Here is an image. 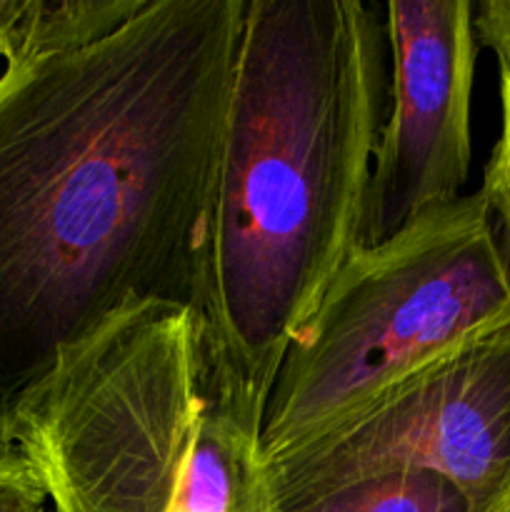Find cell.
<instances>
[{
	"mask_svg": "<svg viewBox=\"0 0 510 512\" xmlns=\"http://www.w3.org/2000/svg\"><path fill=\"white\" fill-rule=\"evenodd\" d=\"M45 512H48V510H45Z\"/></svg>",
	"mask_w": 510,
	"mask_h": 512,
	"instance_id": "13",
	"label": "cell"
},
{
	"mask_svg": "<svg viewBox=\"0 0 510 512\" xmlns=\"http://www.w3.org/2000/svg\"><path fill=\"white\" fill-rule=\"evenodd\" d=\"M48 503L20 455L0 443V512H45Z\"/></svg>",
	"mask_w": 510,
	"mask_h": 512,
	"instance_id": "9",
	"label": "cell"
},
{
	"mask_svg": "<svg viewBox=\"0 0 510 512\" xmlns=\"http://www.w3.org/2000/svg\"><path fill=\"white\" fill-rule=\"evenodd\" d=\"M245 0H33L0 70V443L113 315L200 308Z\"/></svg>",
	"mask_w": 510,
	"mask_h": 512,
	"instance_id": "1",
	"label": "cell"
},
{
	"mask_svg": "<svg viewBox=\"0 0 510 512\" xmlns=\"http://www.w3.org/2000/svg\"><path fill=\"white\" fill-rule=\"evenodd\" d=\"M260 430L203 310L153 300L65 350L5 443L48 512H270Z\"/></svg>",
	"mask_w": 510,
	"mask_h": 512,
	"instance_id": "3",
	"label": "cell"
},
{
	"mask_svg": "<svg viewBox=\"0 0 510 512\" xmlns=\"http://www.w3.org/2000/svg\"><path fill=\"white\" fill-rule=\"evenodd\" d=\"M475 35L490 48L498 65H510V0H485L475 5Z\"/></svg>",
	"mask_w": 510,
	"mask_h": 512,
	"instance_id": "10",
	"label": "cell"
},
{
	"mask_svg": "<svg viewBox=\"0 0 510 512\" xmlns=\"http://www.w3.org/2000/svg\"><path fill=\"white\" fill-rule=\"evenodd\" d=\"M493 218L503 225L510 253V65H500V135L483 175V188Z\"/></svg>",
	"mask_w": 510,
	"mask_h": 512,
	"instance_id": "8",
	"label": "cell"
},
{
	"mask_svg": "<svg viewBox=\"0 0 510 512\" xmlns=\"http://www.w3.org/2000/svg\"><path fill=\"white\" fill-rule=\"evenodd\" d=\"M263 468L270 508L423 470L455 485L470 512L485 510L510 488V323Z\"/></svg>",
	"mask_w": 510,
	"mask_h": 512,
	"instance_id": "5",
	"label": "cell"
},
{
	"mask_svg": "<svg viewBox=\"0 0 510 512\" xmlns=\"http://www.w3.org/2000/svg\"><path fill=\"white\" fill-rule=\"evenodd\" d=\"M383 13L390 78L365 200L363 243H380L415 215L460 198L473 158L475 5L393 0Z\"/></svg>",
	"mask_w": 510,
	"mask_h": 512,
	"instance_id": "6",
	"label": "cell"
},
{
	"mask_svg": "<svg viewBox=\"0 0 510 512\" xmlns=\"http://www.w3.org/2000/svg\"><path fill=\"white\" fill-rule=\"evenodd\" d=\"M480 512H510V488L505 490V493L500 495L498 500H493V503H490L488 508L480 510Z\"/></svg>",
	"mask_w": 510,
	"mask_h": 512,
	"instance_id": "12",
	"label": "cell"
},
{
	"mask_svg": "<svg viewBox=\"0 0 510 512\" xmlns=\"http://www.w3.org/2000/svg\"><path fill=\"white\" fill-rule=\"evenodd\" d=\"M508 323L510 253L480 190L360 243L285 350L260 430L263 465Z\"/></svg>",
	"mask_w": 510,
	"mask_h": 512,
	"instance_id": "4",
	"label": "cell"
},
{
	"mask_svg": "<svg viewBox=\"0 0 510 512\" xmlns=\"http://www.w3.org/2000/svg\"><path fill=\"white\" fill-rule=\"evenodd\" d=\"M33 0H0V60L8 58L13 50L18 30L28 15Z\"/></svg>",
	"mask_w": 510,
	"mask_h": 512,
	"instance_id": "11",
	"label": "cell"
},
{
	"mask_svg": "<svg viewBox=\"0 0 510 512\" xmlns=\"http://www.w3.org/2000/svg\"><path fill=\"white\" fill-rule=\"evenodd\" d=\"M385 100L388 43L373 5L245 0L200 310L260 423L290 340L363 243Z\"/></svg>",
	"mask_w": 510,
	"mask_h": 512,
	"instance_id": "2",
	"label": "cell"
},
{
	"mask_svg": "<svg viewBox=\"0 0 510 512\" xmlns=\"http://www.w3.org/2000/svg\"><path fill=\"white\" fill-rule=\"evenodd\" d=\"M270 512H470L455 485L435 473L405 470L328 490Z\"/></svg>",
	"mask_w": 510,
	"mask_h": 512,
	"instance_id": "7",
	"label": "cell"
}]
</instances>
